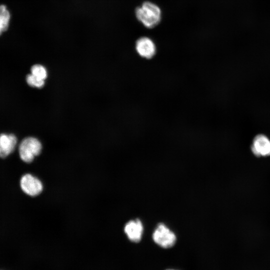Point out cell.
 Masks as SVG:
<instances>
[{
  "instance_id": "1",
  "label": "cell",
  "mask_w": 270,
  "mask_h": 270,
  "mask_svg": "<svg viewBox=\"0 0 270 270\" xmlns=\"http://www.w3.org/2000/svg\"><path fill=\"white\" fill-rule=\"evenodd\" d=\"M136 16L146 28H152L158 26L162 19V10L156 4L144 2L136 8Z\"/></svg>"
},
{
  "instance_id": "2",
  "label": "cell",
  "mask_w": 270,
  "mask_h": 270,
  "mask_svg": "<svg viewBox=\"0 0 270 270\" xmlns=\"http://www.w3.org/2000/svg\"><path fill=\"white\" fill-rule=\"evenodd\" d=\"M40 142L34 137H28L20 144L18 153L20 159L24 162H32L38 155L42 150Z\"/></svg>"
},
{
  "instance_id": "3",
  "label": "cell",
  "mask_w": 270,
  "mask_h": 270,
  "mask_svg": "<svg viewBox=\"0 0 270 270\" xmlns=\"http://www.w3.org/2000/svg\"><path fill=\"white\" fill-rule=\"evenodd\" d=\"M152 238L157 244L164 248L172 246L176 241L175 234L163 224H158L152 234Z\"/></svg>"
},
{
  "instance_id": "4",
  "label": "cell",
  "mask_w": 270,
  "mask_h": 270,
  "mask_svg": "<svg viewBox=\"0 0 270 270\" xmlns=\"http://www.w3.org/2000/svg\"><path fill=\"white\" fill-rule=\"evenodd\" d=\"M22 190L26 194L34 196L39 194L42 190L41 182L36 176L30 174L23 175L20 182Z\"/></svg>"
},
{
  "instance_id": "5",
  "label": "cell",
  "mask_w": 270,
  "mask_h": 270,
  "mask_svg": "<svg viewBox=\"0 0 270 270\" xmlns=\"http://www.w3.org/2000/svg\"><path fill=\"white\" fill-rule=\"evenodd\" d=\"M251 150L254 155L258 157L270 156V140L264 134H258L253 140Z\"/></svg>"
},
{
  "instance_id": "6",
  "label": "cell",
  "mask_w": 270,
  "mask_h": 270,
  "mask_svg": "<svg viewBox=\"0 0 270 270\" xmlns=\"http://www.w3.org/2000/svg\"><path fill=\"white\" fill-rule=\"evenodd\" d=\"M136 49L140 56L147 59L152 58L156 52L154 42L146 36L141 37L136 40Z\"/></svg>"
},
{
  "instance_id": "7",
  "label": "cell",
  "mask_w": 270,
  "mask_h": 270,
  "mask_svg": "<svg viewBox=\"0 0 270 270\" xmlns=\"http://www.w3.org/2000/svg\"><path fill=\"white\" fill-rule=\"evenodd\" d=\"M17 144V138L12 134H0V158H4L10 155Z\"/></svg>"
},
{
  "instance_id": "8",
  "label": "cell",
  "mask_w": 270,
  "mask_h": 270,
  "mask_svg": "<svg viewBox=\"0 0 270 270\" xmlns=\"http://www.w3.org/2000/svg\"><path fill=\"white\" fill-rule=\"evenodd\" d=\"M124 230L130 240L137 242L142 238L143 226L140 220L136 219L128 222L126 224Z\"/></svg>"
},
{
  "instance_id": "9",
  "label": "cell",
  "mask_w": 270,
  "mask_h": 270,
  "mask_svg": "<svg viewBox=\"0 0 270 270\" xmlns=\"http://www.w3.org/2000/svg\"><path fill=\"white\" fill-rule=\"evenodd\" d=\"M10 12L6 5L0 4V36L7 31L10 26Z\"/></svg>"
},
{
  "instance_id": "10",
  "label": "cell",
  "mask_w": 270,
  "mask_h": 270,
  "mask_svg": "<svg viewBox=\"0 0 270 270\" xmlns=\"http://www.w3.org/2000/svg\"><path fill=\"white\" fill-rule=\"evenodd\" d=\"M30 71L32 74L40 80H44L47 76L46 70L42 65H34L31 68Z\"/></svg>"
},
{
  "instance_id": "11",
  "label": "cell",
  "mask_w": 270,
  "mask_h": 270,
  "mask_svg": "<svg viewBox=\"0 0 270 270\" xmlns=\"http://www.w3.org/2000/svg\"><path fill=\"white\" fill-rule=\"evenodd\" d=\"M26 80L29 86L37 88L42 87L44 84V80L37 78L31 74L26 76Z\"/></svg>"
},
{
  "instance_id": "12",
  "label": "cell",
  "mask_w": 270,
  "mask_h": 270,
  "mask_svg": "<svg viewBox=\"0 0 270 270\" xmlns=\"http://www.w3.org/2000/svg\"><path fill=\"white\" fill-rule=\"evenodd\" d=\"M174 270L169 269V270Z\"/></svg>"
}]
</instances>
